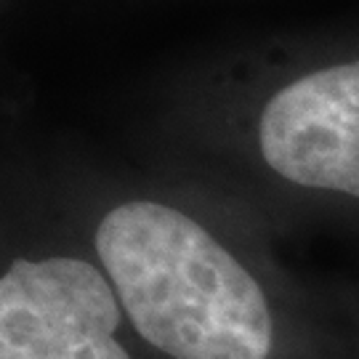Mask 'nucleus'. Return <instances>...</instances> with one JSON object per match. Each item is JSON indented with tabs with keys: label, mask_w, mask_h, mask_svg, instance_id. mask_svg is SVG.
Masks as SVG:
<instances>
[{
	"label": "nucleus",
	"mask_w": 359,
	"mask_h": 359,
	"mask_svg": "<svg viewBox=\"0 0 359 359\" xmlns=\"http://www.w3.org/2000/svg\"><path fill=\"white\" fill-rule=\"evenodd\" d=\"M93 258L154 359H325L306 293L283 290L203 221L157 200L109 208Z\"/></svg>",
	"instance_id": "obj_1"
},
{
	"label": "nucleus",
	"mask_w": 359,
	"mask_h": 359,
	"mask_svg": "<svg viewBox=\"0 0 359 359\" xmlns=\"http://www.w3.org/2000/svg\"><path fill=\"white\" fill-rule=\"evenodd\" d=\"M133 330L96 258L16 256L0 274V359H136Z\"/></svg>",
	"instance_id": "obj_2"
},
{
	"label": "nucleus",
	"mask_w": 359,
	"mask_h": 359,
	"mask_svg": "<svg viewBox=\"0 0 359 359\" xmlns=\"http://www.w3.org/2000/svg\"><path fill=\"white\" fill-rule=\"evenodd\" d=\"M258 149L287 184L359 200V62L277 90L258 120Z\"/></svg>",
	"instance_id": "obj_3"
}]
</instances>
